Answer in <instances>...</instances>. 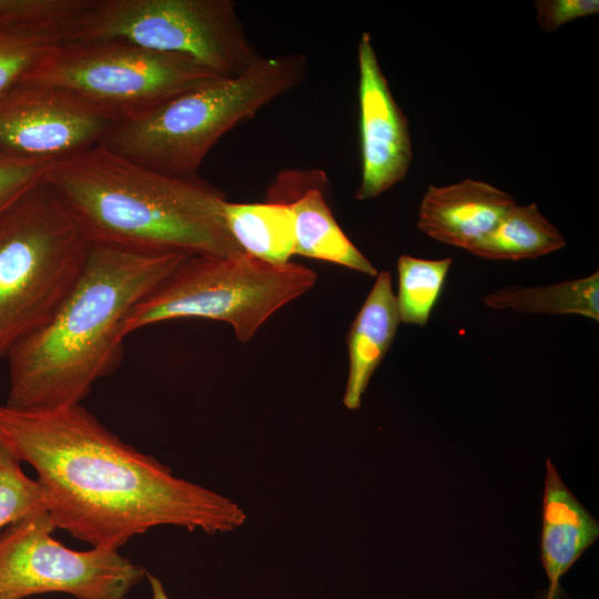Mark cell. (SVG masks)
I'll list each match as a JSON object with an SVG mask.
<instances>
[{"instance_id": "obj_7", "label": "cell", "mask_w": 599, "mask_h": 599, "mask_svg": "<svg viewBox=\"0 0 599 599\" xmlns=\"http://www.w3.org/2000/svg\"><path fill=\"white\" fill-rule=\"evenodd\" d=\"M94 41L177 54L221 78L261 57L231 0H93L64 42Z\"/></svg>"}, {"instance_id": "obj_26", "label": "cell", "mask_w": 599, "mask_h": 599, "mask_svg": "<svg viewBox=\"0 0 599 599\" xmlns=\"http://www.w3.org/2000/svg\"><path fill=\"white\" fill-rule=\"evenodd\" d=\"M557 596H558V592H554L549 590V592L546 593V596L542 599H556Z\"/></svg>"}, {"instance_id": "obj_17", "label": "cell", "mask_w": 599, "mask_h": 599, "mask_svg": "<svg viewBox=\"0 0 599 599\" xmlns=\"http://www.w3.org/2000/svg\"><path fill=\"white\" fill-rule=\"evenodd\" d=\"M566 246V238L535 203L511 206L468 251L486 260L537 258Z\"/></svg>"}, {"instance_id": "obj_24", "label": "cell", "mask_w": 599, "mask_h": 599, "mask_svg": "<svg viewBox=\"0 0 599 599\" xmlns=\"http://www.w3.org/2000/svg\"><path fill=\"white\" fill-rule=\"evenodd\" d=\"M541 30L554 32L566 22L599 12L598 0H538L535 2Z\"/></svg>"}, {"instance_id": "obj_18", "label": "cell", "mask_w": 599, "mask_h": 599, "mask_svg": "<svg viewBox=\"0 0 599 599\" xmlns=\"http://www.w3.org/2000/svg\"><path fill=\"white\" fill-rule=\"evenodd\" d=\"M484 303L496 309L581 315L599 321V273L546 286H508L488 293Z\"/></svg>"}, {"instance_id": "obj_23", "label": "cell", "mask_w": 599, "mask_h": 599, "mask_svg": "<svg viewBox=\"0 0 599 599\" xmlns=\"http://www.w3.org/2000/svg\"><path fill=\"white\" fill-rule=\"evenodd\" d=\"M52 163L0 150V220L47 181Z\"/></svg>"}, {"instance_id": "obj_5", "label": "cell", "mask_w": 599, "mask_h": 599, "mask_svg": "<svg viewBox=\"0 0 599 599\" xmlns=\"http://www.w3.org/2000/svg\"><path fill=\"white\" fill-rule=\"evenodd\" d=\"M90 244L48 181L0 220V357L53 316Z\"/></svg>"}, {"instance_id": "obj_9", "label": "cell", "mask_w": 599, "mask_h": 599, "mask_svg": "<svg viewBox=\"0 0 599 599\" xmlns=\"http://www.w3.org/2000/svg\"><path fill=\"white\" fill-rule=\"evenodd\" d=\"M55 528L45 510L0 534V596L62 592L77 599H124L142 580L144 569L118 550L70 549L52 537Z\"/></svg>"}, {"instance_id": "obj_11", "label": "cell", "mask_w": 599, "mask_h": 599, "mask_svg": "<svg viewBox=\"0 0 599 599\" xmlns=\"http://www.w3.org/2000/svg\"><path fill=\"white\" fill-rule=\"evenodd\" d=\"M357 60L362 180L355 197L364 201L406 177L413 150L408 120L394 99L367 32L358 41Z\"/></svg>"}, {"instance_id": "obj_16", "label": "cell", "mask_w": 599, "mask_h": 599, "mask_svg": "<svg viewBox=\"0 0 599 599\" xmlns=\"http://www.w3.org/2000/svg\"><path fill=\"white\" fill-rule=\"evenodd\" d=\"M223 215L232 238L247 255L272 264H286L294 255L295 220L290 204L225 201Z\"/></svg>"}, {"instance_id": "obj_13", "label": "cell", "mask_w": 599, "mask_h": 599, "mask_svg": "<svg viewBox=\"0 0 599 599\" xmlns=\"http://www.w3.org/2000/svg\"><path fill=\"white\" fill-rule=\"evenodd\" d=\"M515 204L510 194L484 181L429 185L418 209L417 226L435 241L468 251Z\"/></svg>"}, {"instance_id": "obj_14", "label": "cell", "mask_w": 599, "mask_h": 599, "mask_svg": "<svg viewBox=\"0 0 599 599\" xmlns=\"http://www.w3.org/2000/svg\"><path fill=\"white\" fill-rule=\"evenodd\" d=\"M546 468L540 555L549 590L558 592L561 577L597 541L599 522L565 485L550 459Z\"/></svg>"}, {"instance_id": "obj_15", "label": "cell", "mask_w": 599, "mask_h": 599, "mask_svg": "<svg viewBox=\"0 0 599 599\" xmlns=\"http://www.w3.org/2000/svg\"><path fill=\"white\" fill-rule=\"evenodd\" d=\"M399 323L390 274L382 271L347 335L349 368L343 403L348 409L361 407L369 379L390 348Z\"/></svg>"}, {"instance_id": "obj_6", "label": "cell", "mask_w": 599, "mask_h": 599, "mask_svg": "<svg viewBox=\"0 0 599 599\" xmlns=\"http://www.w3.org/2000/svg\"><path fill=\"white\" fill-rule=\"evenodd\" d=\"M316 273L293 262L272 264L247 255H190L123 324V336L154 323L199 317L229 323L248 342L277 309L308 292Z\"/></svg>"}, {"instance_id": "obj_1", "label": "cell", "mask_w": 599, "mask_h": 599, "mask_svg": "<svg viewBox=\"0 0 599 599\" xmlns=\"http://www.w3.org/2000/svg\"><path fill=\"white\" fill-rule=\"evenodd\" d=\"M0 443L35 470L55 527L92 547L118 550L164 525L225 532L246 519L230 498L173 476L80 404L0 405Z\"/></svg>"}, {"instance_id": "obj_10", "label": "cell", "mask_w": 599, "mask_h": 599, "mask_svg": "<svg viewBox=\"0 0 599 599\" xmlns=\"http://www.w3.org/2000/svg\"><path fill=\"white\" fill-rule=\"evenodd\" d=\"M116 121L61 89L21 83L0 97V150L55 162L98 145Z\"/></svg>"}, {"instance_id": "obj_25", "label": "cell", "mask_w": 599, "mask_h": 599, "mask_svg": "<svg viewBox=\"0 0 599 599\" xmlns=\"http://www.w3.org/2000/svg\"><path fill=\"white\" fill-rule=\"evenodd\" d=\"M148 576H149L151 590H152V599H169L160 579L152 575H148Z\"/></svg>"}, {"instance_id": "obj_27", "label": "cell", "mask_w": 599, "mask_h": 599, "mask_svg": "<svg viewBox=\"0 0 599 599\" xmlns=\"http://www.w3.org/2000/svg\"><path fill=\"white\" fill-rule=\"evenodd\" d=\"M0 599H17V598L10 597V596H0Z\"/></svg>"}, {"instance_id": "obj_20", "label": "cell", "mask_w": 599, "mask_h": 599, "mask_svg": "<svg viewBox=\"0 0 599 599\" xmlns=\"http://www.w3.org/2000/svg\"><path fill=\"white\" fill-rule=\"evenodd\" d=\"M93 0H0V29L64 42Z\"/></svg>"}, {"instance_id": "obj_21", "label": "cell", "mask_w": 599, "mask_h": 599, "mask_svg": "<svg viewBox=\"0 0 599 599\" xmlns=\"http://www.w3.org/2000/svg\"><path fill=\"white\" fill-rule=\"evenodd\" d=\"M45 510L40 484L23 473L21 461L0 443V529Z\"/></svg>"}, {"instance_id": "obj_2", "label": "cell", "mask_w": 599, "mask_h": 599, "mask_svg": "<svg viewBox=\"0 0 599 599\" xmlns=\"http://www.w3.org/2000/svg\"><path fill=\"white\" fill-rule=\"evenodd\" d=\"M189 256L91 243L81 275L53 316L8 353L6 405L80 404L119 365L131 311Z\"/></svg>"}, {"instance_id": "obj_8", "label": "cell", "mask_w": 599, "mask_h": 599, "mask_svg": "<svg viewBox=\"0 0 599 599\" xmlns=\"http://www.w3.org/2000/svg\"><path fill=\"white\" fill-rule=\"evenodd\" d=\"M220 78L177 54L94 41L57 44L23 83L61 89L120 120Z\"/></svg>"}, {"instance_id": "obj_4", "label": "cell", "mask_w": 599, "mask_h": 599, "mask_svg": "<svg viewBox=\"0 0 599 599\" xmlns=\"http://www.w3.org/2000/svg\"><path fill=\"white\" fill-rule=\"evenodd\" d=\"M302 54L260 57L233 78H220L122 118L99 145L154 172L180 179L197 170L217 141L298 85Z\"/></svg>"}, {"instance_id": "obj_3", "label": "cell", "mask_w": 599, "mask_h": 599, "mask_svg": "<svg viewBox=\"0 0 599 599\" xmlns=\"http://www.w3.org/2000/svg\"><path fill=\"white\" fill-rule=\"evenodd\" d=\"M47 181L90 243L190 255L244 253L227 230L224 194L199 176L164 175L98 144L53 162Z\"/></svg>"}, {"instance_id": "obj_19", "label": "cell", "mask_w": 599, "mask_h": 599, "mask_svg": "<svg viewBox=\"0 0 599 599\" xmlns=\"http://www.w3.org/2000/svg\"><path fill=\"white\" fill-rule=\"evenodd\" d=\"M450 257L423 260L400 255L397 262L399 319L403 323L425 326L443 291Z\"/></svg>"}, {"instance_id": "obj_12", "label": "cell", "mask_w": 599, "mask_h": 599, "mask_svg": "<svg viewBox=\"0 0 599 599\" xmlns=\"http://www.w3.org/2000/svg\"><path fill=\"white\" fill-rule=\"evenodd\" d=\"M326 184L327 177L322 171H287L278 174L268 190L270 201L290 204L293 211L294 254L377 275L372 262L335 221L324 196Z\"/></svg>"}, {"instance_id": "obj_22", "label": "cell", "mask_w": 599, "mask_h": 599, "mask_svg": "<svg viewBox=\"0 0 599 599\" xmlns=\"http://www.w3.org/2000/svg\"><path fill=\"white\" fill-rule=\"evenodd\" d=\"M59 43L26 31L0 29V97L23 83Z\"/></svg>"}]
</instances>
